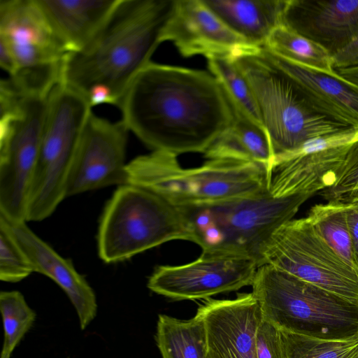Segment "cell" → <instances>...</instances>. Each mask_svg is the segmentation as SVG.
Instances as JSON below:
<instances>
[{
    "label": "cell",
    "mask_w": 358,
    "mask_h": 358,
    "mask_svg": "<svg viewBox=\"0 0 358 358\" xmlns=\"http://www.w3.org/2000/svg\"><path fill=\"white\" fill-rule=\"evenodd\" d=\"M332 59L334 69L358 66V35Z\"/></svg>",
    "instance_id": "obj_32"
},
{
    "label": "cell",
    "mask_w": 358,
    "mask_h": 358,
    "mask_svg": "<svg viewBox=\"0 0 358 358\" xmlns=\"http://www.w3.org/2000/svg\"><path fill=\"white\" fill-rule=\"evenodd\" d=\"M155 338L162 358H208L206 329L198 312L189 320L159 315Z\"/></svg>",
    "instance_id": "obj_23"
},
{
    "label": "cell",
    "mask_w": 358,
    "mask_h": 358,
    "mask_svg": "<svg viewBox=\"0 0 358 358\" xmlns=\"http://www.w3.org/2000/svg\"><path fill=\"white\" fill-rule=\"evenodd\" d=\"M282 24L334 56L358 35V0H287Z\"/></svg>",
    "instance_id": "obj_17"
},
{
    "label": "cell",
    "mask_w": 358,
    "mask_h": 358,
    "mask_svg": "<svg viewBox=\"0 0 358 358\" xmlns=\"http://www.w3.org/2000/svg\"><path fill=\"white\" fill-rule=\"evenodd\" d=\"M3 343L0 358H10L15 348L32 327L36 313L18 291L0 293Z\"/></svg>",
    "instance_id": "obj_28"
},
{
    "label": "cell",
    "mask_w": 358,
    "mask_h": 358,
    "mask_svg": "<svg viewBox=\"0 0 358 358\" xmlns=\"http://www.w3.org/2000/svg\"><path fill=\"white\" fill-rule=\"evenodd\" d=\"M175 0H120L108 20L83 50L65 59L62 83L92 108L119 106L127 89L162 43Z\"/></svg>",
    "instance_id": "obj_2"
},
{
    "label": "cell",
    "mask_w": 358,
    "mask_h": 358,
    "mask_svg": "<svg viewBox=\"0 0 358 358\" xmlns=\"http://www.w3.org/2000/svg\"><path fill=\"white\" fill-rule=\"evenodd\" d=\"M258 267L248 257L202 252L188 264L156 267L148 287L173 300L205 299L251 285Z\"/></svg>",
    "instance_id": "obj_13"
},
{
    "label": "cell",
    "mask_w": 358,
    "mask_h": 358,
    "mask_svg": "<svg viewBox=\"0 0 358 358\" xmlns=\"http://www.w3.org/2000/svg\"><path fill=\"white\" fill-rule=\"evenodd\" d=\"M230 127L203 154L208 159H233L264 165L269 171L274 161L266 129L234 110Z\"/></svg>",
    "instance_id": "obj_22"
},
{
    "label": "cell",
    "mask_w": 358,
    "mask_h": 358,
    "mask_svg": "<svg viewBox=\"0 0 358 358\" xmlns=\"http://www.w3.org/2000/svg\"><path fill=\"white\" fill-rule=\"evenodd\" d=\"M345 210V204L327 201L326 203L312 206L306 218L334 251L347 264L357 270Z\"/></svg>",
    "instance_id": "obj_26"
},
{
    "label": "cell",
    "mask_w": 358,
    "mask_h": 358,
    "mask_svg": "<svg viewBox=\"0 0 358 358\" xmlns=\"http://www.w3.org/2000/svg\"><path fill=\"white\" fill-rule=\"evenodd\" d=\"M319 194L327 201L345 205L358 201V141L349 150L334 184Z\"/></svg>",
    "instance_id": "obj_30"
},
{
    "label": "cell",
    "mask_w": 358,
    "mask_h": 358,
    "mask_svg": "<svg viewBox=\"0 0 358 358\" xmlns=\"http://www.w3.org/2000/svg\"><path fill=\"white\" fill-rule=\"evenodd\" d=\"M257 358H280L279 329L262 317L256 333Z\"/></svg>",
    "instance_id": "obj_31"
},
{
    "label": "cell",
    "mask_w": 358,
    "mask_h": 358,
    "mask_svg": "<svg viewBox=\"0 0 358 358\" xmlns=\"http://www.w3.org/2000/svg\"><path fill=\"white\" fill-rule=\"evenodd\" d=\"M129 131L121 120L111 122L91 113L78 146L67 196L127 183Z\"/></svg>",
    "instance_id": "obj_14"
},
{
    "label": "cell",
    "mask_w": 358,
    "mask_h": 358,
    "mask_svg": "<svg viewBox=\"0 0 358 358\" xmlns=\"http://www.w3.org/2000/svg\"><path fill=\"white\" fill-rule=\"evenodd\" d=\"M236 34L249 44L263 48L282 24L287 0H203Z\"/></svg>",
    "instance_id": "obj_21"
},
{
    "label": "cell",
    "mask_w": 358,
    "mask_h": 358,
    "mask_svg": "<svg viewBox=\"0 0 358 358\" xmlns=\"http://www.w3.org/2000/svg\"><path fill=\"white\" fill-rule=\"evenodd\" d=\"M207 60L210 73L218 81L233 110L264 128L255 94L234 61L224 57H210Z\"/></svg>",
    "instance_id": "obj_25"
},
{
    "label": "cell",
    "mask_w": 358,
    "mask_h": 358,
    "mask_svg": "<svg viewBox=\"0 0 358 358\" xmlns=\"http://www.w3.org/2000/svg\"><path fill=\"white\" fill-rule=\"evenodd\" d=\"M345 212L354 259L358 270V201L347 204Z\"/></svg>",
    "instance_id": "obj_33"
},
{
    "label": "cell",
    "mask_w": 358,
    "mask_h": 358,
    "mask_svg": "<svg viewBox=\"0 0 358 358\" xmlns=\"http://www.w3.org/2000/svg\"><path fill=\"white\" fill-rule=\"evenodd\" d=\"M48 96H0V215L12 221L27 222Z\"/></svg>",
    "instance_id": "obj_9"
},
{
    "label": "cell",
    "mask_w": 358,
    "mask_h": 358,
    "mask_svg": "<svg viewBox=\"0 0 358 358\" xmlns=\"http://www.w3.org/2000/svg\"><path fill=\"white\" fill-rule=\"evenodd\" d=\"M311 195L253 196L178 208L202 252L248 257L261 265L262 252L273 233L292 220Z\"/></svg>",
    "instance_id": "obj_5"
},
{
    "label": "cell",
    "mask_w": 358,
    "mask_h": 358,
    "mask_svg": "<svg viewBox=\"0 0 358 358\" xmlns=\"http://www.w3.org/2000/svg\"><path fill=\"white\" fill-rule=\"evenodd\" d=\"M279 331L280 358H358V338L330 341Z\"/></svg>",
    "instance_id": "obj_27"
},
{
    "label": "cell",
    "mask_w": 358,
    "mask_h": 358,
    "mask_svg": "<svg viewBox=\"0 0 358 358\" xmlns=\"http://www.w3.org/2000/svg\"><path fill=\"white\" fill-rule=\"evenodd\" d=\"M263 264L358 303V271L334 251L306 217L292 219L273 233L262 252Z\"/></svg>",
    "instance_id": "obj_10"
},
{
    "label": "cell",
    "mask_w": 358,
    "mask_h": 358,
    "mask_svg": "<svg viewBox=\"0 0 358 358\" xmlns=\"http://www.w3.org/2000/svg\"><path fill=\"white\" fill-rule=\"evenodd\" d=\"M234 61L255 94L274 159L312 138L354 127L317 109L262 48Z\"/></svg>",
    "instance_id": "obj_6"
},
{
    "label": "cell",
    "mask_w": 358,
    "mask_h": 358,
    "mask_svg": "<svg viewBox=\"0 0 358 358\" xmlns=\"http://www.w3.org/2000/svg\"><path fill=\"white\" fill-rule=\"evenodd\" d=\"M121 120L152 151L204 154L231 125L234 111L214 76L150 62L119 106Z\"/></svg>",
    "instance_id": "obj_1"
},
{
    "label": "cell",
    "mask_w": 358,
    "mask_h": 358,
    "mask_svg": "<svg viewBox=\"0 0 358 358\" xmlns=\"http://www.w3.org/2000/svg\"><path fill=\"white\" fill-rule=\"evenodd\" d=\"M334 70L339 77L358 87V66Z\"/></svg>",
    "instance_id": "obj_34"
},
{
    "label": "cell",
    "mask_w": 358,
    "mask_h": 358,
    "mask_svg": "<svg viewBox=\"0 0 358 358\" xmlns=\"http://www.w3.org/2000/svg\"><path fill=\"white\" fill-rule=\"evenodd\" d=\"M174 240L192 241L178 208L143 187L118 186L103 209L99 226L97 248L102 261H124Z\"/></svg>",
    "instance_id": "obj_7"
},
{
    "label": "cell",
    "mask_w": 358,
    "mask_h": 358,
    "mask_svg": "<svg viewBox=\"0 0 358 358\" xmlns=\"http://www.w3.org/2000/svg\"><path fill=\"white\" fill-rule=\"evenodd\" d=\"M320 111L346 125L358 127V87L338 75L316 71L283 59L261 48Z\"/></svg>",
    "instance_id": "obj_19"
},
{
    "label": "cell",
    "mask_w": 358,
    "mask_h": 358,
    "mask_svg": "<svg viewBox=\"0 0 358 358\" xmlns=\"http://www.w3.org/2000/svg\"><path fill=\"white\" fill-rule=\"evenodd\" d=\"M120 0H37L53 32L68 51L85 48L103 29Z\"/></svg>",
    "instance_id": "obj_20"
},
{
    "label": "cell",
    "mask_w": 358,
    "mask_h": 358,
    "mask_svg": "<svg viewBox=\"0 0 358 358\" xmlns=\"http://www.w3.org/2000/svg\"><path fill=\"white\" fill-rule=\"evenodd\" d=\"M92 112L85 97L62 83L50 93L28 199L27 222L48 217L67 197L79 141Z\"/></svg>",
    "instance_id": "obj_8"
},
{
    "label": "cell",
    "mask_w": 358,
    "mask_h": 358,
    "mask_svg": "<svg viewBox=\"0 0 358 358\" xmlns=\"http://www.w3.org/2000/svg\"><path fill=\"white\" fill-rule=\"evenodd\" d=\"M262 317L279 330L317 339L358 338V303L269 264L251 285Z\"/></svg>",
    "instance_id": "obj_4"
},
{
    "label": "cell",
    "mask_w": 358,
    "mask_h": 358,
    "mask_svg": "<svg viewBox=\"0 0 358 358\" xmlns=\"http://www.w3.org/2000/svg\"><path fill=\"white\" fill-rule=\"evenodd\" d=\"M197 312L206 329L208 358H257L256 333L262 315L252 292L208 300Z\"/></svg>",
    "instance_id": "obj_16"
},
{
    "label": "cell",
    "mask_w": 358,
    "mask_h": 358,
    "mask_svg": "<svg viewBox=\"0 0 358 358\" xmlns=\"http://www.w3.org/2000/svg\"><path fill=\"white\" fill-rule=\"evenodd\" d=\"M358 127L312 138L275 158L268 173V192L276 198L314 195L332 186L337 171L355 143Z\"/></svg>",
    "instance_id": "obj_12"
},
{
    "label": "cell",
    "mask_w": 358,
    "mask_h": 358,
    "mask_svg": "<svg viewBox=\"0 0 358 358\" xmlns=\"http://www.w3.org/2000/svg\"><path fill=\"white\" fill-rule=\"evenodd\" d=\"M2 222L29 257L34 272L41 273L57 283L74 306L80 327L84 330L97 313L96 295L85 278L72 262L60 256L38 236L24 221H12L0 215Z\"/></svg>",
    "instance_id": "obj_18"
},
{
    "label": "cell",
    "mask_w": 358,
    "mask_h": 358,
    "mask_svg": "<svg viewBox=\"0 0 358 358\" xmlns=\"http://www.w3.org/2000/svg\"><path fill=\"white\" fill-rule=\"evenodd\" d=\"M263 48L300 66L331 76L337 75L332 56L328 51L284 24L273 31Z\"/></svg>",
    "instance_id": "obj_24"
},
{
    "label": "cell",
    "mask_w": 358,
    "mask_h": 358,
    "mask_svg": "<svg viewBox=\"0 0 358 358\" xmlns=\"http://www.w3.org/2000/svg\"><path fill=\"white\" fill-rule=\"evenodd\" d=\"M176 155L152 151L127 164V183L146 189L180 208L257 196L268 191V170L262 164L208 159L185 168Z\"/></svg>",
    "instance_id": "obj_3"
},
{
    "label": "cell",
    "mask_w": 358,
    "mask_h": 358,
    "mask_svg": "<svg viewBox=\"0 0 358 358\" xmlns=\"http://www.w3.org/2000/svg\"><path fill=\"white\" fill-rule=\"evenodd\" d=\"M34 272V267L6 226L0 221V279L17 282Z\"/></svg>",
    "instance_id": "obj_29"
},
{
    "label": "cell",
    "mask_w": 358,
    "mask_h": 358,
    "mask_svg": "<svg viewBox=\"0 0 358 358\" xmlns=\"http://www.w3.org/2000/svg\"><path fill=\"white\" fill-rule=\"evenodd\" d=\"M166 41L187 57L201 55L234 60L260 49L232 31L203 0H175L162 34V42Z\"/></svg>",
    "instance_id": "obj_15"
},
{
    "label": "cell",
    "mask_w": 358,
    "mask_h": 358,
    "mask_svg": "<svg viewBox=\"0 0 358 358\" xmlns=\"http://www.w3.org/2000/svg\"><path fill=\"white\" fill-rule=\"evenodd\" d=\"M0 43L9 49L16 70L10 76L34 89L62 82L69 54L51 29L37 0H0Z\"/></svg>",
    "instance_id": "obj_11"
}]
</instances>
